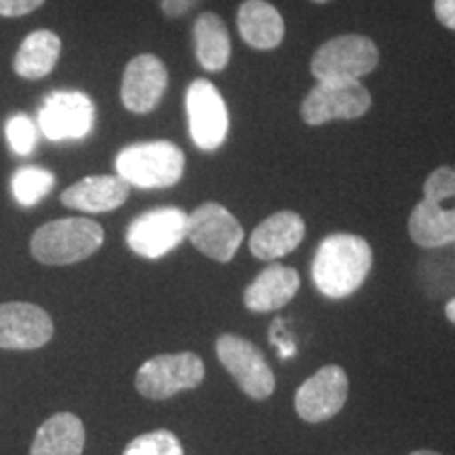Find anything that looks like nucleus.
<instances>
[{
  "label": "nucleus",
  "mask_w": 455,
  "mask_h": 455,
  "mask_svg": "<svg viewBox=\"0 0 455 455\" xmlns=\"http://www.w3.org/2000/svg\"><path fill=\"white\" fill-rule=\"evenodd\" d=\"M373 266V251L356 235L327 236L312 259V281L329 299H344L363 287Z\"/></svg>",
  "instance_id": "f257e3e1"
},
{
  "label": "nucleus",
  "mask_w": 455,
  "mask_h": 455,
  "mask_svg": "<svg viewBox=\"0 0 455 455\" xmlns=\"http://www.w3.org/2000/svg\"><path fill=\"white\" fill-rule=\"evenodd\" d=\"M104 244V228L87 218H61L34 232V259L47 266H70L93 255Z\"/></svg>",
  "instance_id": "f03ea898"
},
{
  "label": "nucleus",
  "mask_w": 455,
  "mask_h": 455,
  "mask_svg": "<svg viewBox=\"0 0 455 455\" xmlns=\"http://www.w3.org/2000/svg\"><path fill=\"white\" fill-rule=\"evenodd\" d=\"M116 175L135 188H171L184 178L186 156L167 140L138 141L116 156Z\"/></svg>",
  "instance_id": "7ed1b4c3"
},
{
  "label": "nucleus",
  "mask_w": 455,
  "mask_h": 455,
  "mask_svg": "<svg viewBox=\"0 0 455 455\" xmlns=\"http://www.w3.org/2000/svg\"><path fill=\"white\" fill-rule=\"evenodd\" d=\"M379 64V49L363 34H341L323 43L312 55L310 70L318 83L361 81Z\"/></svg>",
  "instance_id": "20e7f679"
},
{
  "label": "nucleus",
  "mask_w": 455,
  "mask_h": 455,
  "mask_svg": "<svg viewBox=\"0 0 455 455\" xmlns=\"http://www.w3.org/2000/svg\"><path fill=\"white\" fill-rule=\"evenodd\" d=\"M188 129L195 146L203 152H215L226 144L230 116L224 95L207 78H196L186 91Z\"/></svg>",
  "instance_id": "39448f33"
},
{
  "label": "nucleus",
  "mask_w": 455,
  "mask_h": 455,
  "mask_svg": "<svg viewBox=\"0 0 455 455\" xmlns=\"http://www.w3.org/2000/svg\"><path fill=\"white\" fill-rule=\"evenodd\" d=\"M204 363L195 352L161 355L146 361L135 375L140 395L152 401H164L178 392L192 390L203 382Z\"/></svg>",
  "instance_id": "423d86ee"
},
{
  "label": "nucleus",
  "mask_w": 455,
  "mask_h": 455,
  "mask_svg": "<svg viewBox=\"0 0 455 455\" xmlns=\"http://www.w3.org/2000/svg\"><path fill=\"white\" fill-rule=\"evenodd\" d=\"M186 238H190V243L209 259L226 264L241 247L244 230L224 204L204 203L188 215Z\"/></svg>",
  "instance_id": "0eeeda50"
},
{
  "label": "nucleus",
  "mask_w": 455,
  "mask_h": 455,
  "mask_svg": "<svg viewBox=\"0 0 455 455\" xmlns=\"http://www.w3.org/2000/svg\"><path fill=\"white\" fill-rule=\"evenodd\" d=\"M371 108V93L358 81L318 83L301 101V121L321 127L331 121H356Z\"/></svg>",
  "instance_id": "6e6552de"
},
{
  "label": "nucleus",
  "mask_w": 455,
  "mask_h": 455,
  "mask_svg": "<svg viewBox=\"0 0 455 455\" xmlns=\"http://www.w3.org/2000/svg\"><path fill=\"white\" fill-rule=\"evenodd\" d=\"M188 236V213L178 207H158L131 221L127 244L146 259H158L180 247Z\"/></svg>",
  "instance_id": "1a4fd4ad"
},
{
  "label": "nucleus",
  "mask_w": 455,
  "mask_h": 455,
  "mask_svg": "<svg viewBox=\"0 0 455 455\" xmlns=\"http://www.w3.org/2000/svg\"><path fill=\"white\" fill-rule=\"evenodd\" d=\"M220 363L230 371L247 396L264 401L275 392L276 379L259 348L235 333H224L215 344Z\"/></svg>",
  "instance_id": "9d476101"
},
{
  "label": "nucleus",
  "mask_w": 455,
  "mask_h": 455,
  "mask_svg": "<svg viewBox=\"0 0 455 455\" xmlns=\"http://www.w3.org/2000/svg\"><path fill=\"white\" fill-rule=\"evenodd\" d=\"M95 123V104L81 91L51 93L38 112V129L51 141L87 138Z\"/></svg>",
  "instance_id": "9b49d317"
},
{
  "label": "nucleus",
  "mask_w": 455,
  "mask_h": 455,
  "mask_svg": "<svg viewBox=\"0 0 455 455\" xmlns=\"http://www.w3.org/2000/svg\"><path fill=\"white\" fill-rule=\"evenodd\" d=\"M348 398V378L338 365H327L306 379L295 395V411L304 422L318 424L341 411Z\"/></svg>",
  "instance_id": "f8f14e48"
},
{
  "label": "nucleus",
  "mask_w": 455,
  "mask_h": 455,
  "mask_svg": "<svg viewBox=\"0 0 455 455\" xmlns=\"http://www.w3.org/2000/svg\"><path fill=\"white\" fill-rule=\"evenodd\" d=\"M169 87V70L161 57L141 53L124 68L121 83V101L129 112L150 114L161 104Z\"/></svg>",
  "instance_id": "ddd939ff"
},
{
  "label": "nucleus",
  "mask_w": 455,
  "mask_h": 455,
  "mask_svg": "<svg viewBox=\"0 0 455 455\" xmlns=\"http://www.w3.org/2000/svg\"><path fill=\"white\" fill-rule=\"evenodd\" d=\"M53 335V321L41 306L28 301L0 304V348L36 350Z\"/></svg>",
  "instance_id": "4468645a"
},
{
  "label": "nucleus",
  "mask_w": 455,
  "mask_h": 455,
  "mask_svg": "<svg viewBox=\"0 0 455 455\" xmlns=\"http://www.w3.org/2000/svg\"><path fill=\"white\" fill-rule=\"evenodd\" d=\"M306 236V221L295 212H278L266 218L249 238V249L258 259L275 261L295 251Z\"/></svg>",
  "instance_id": "2eb2a0df"
},
{
  "label": "nucleus",
  "mask_w": 455,
  "mask_h": 455,
  "mask_svg": "<svg viewBox=\"0 0 455 455\" xmlns=\"http://www.w3.org/2000/svg\"><path fill=\"white\" fill-rule=\"evenodd\" d=\"M131 186L118 175H91L61 192V204L84 213L114 212L129 198Z\"/></svg>",
  "instance_id": "dca6fc26"
},
{
  "label": "nucleus",
  "mask_w": 455,
  "mask_h": 455,
  "mask_svg": "<svg viewBox=\"0 0 455 455\" xmlns=\"http://www.w3.org/2000/svg\"><path fill=\"white\" fill-rule=\"evenodd\" d=\"M299 275L283 264H272L244 289V306L251 312H275L295 298Z\"/></svg>",
  "instance_id": "f3484780"
},
{
  "label": "nucleus",
  "mask_w": 455,
  "mask_h": 455,
  "mask_svg": "<svg viewBox=\"0 0 455 455\" xmlns=\"http://www.w3.org/2000/svg\"><path fill=\"white\" fill-rule=\"evenodd\" d=\"M238 32L251 49L272 51L284 38V20L275 4L266 0H244L238 7Z\"/></svg>",
  "instance_id": "a211bd4d"
},
{
  "label": "nucleus",
  "mask_w": 455,
  "mask_h": 455,
  "mask_svg": "<svg viewBox=\"0 0 455 455\" xmlns=\"http://www.w3.org/2000/svg\"><path fill=\"white\" fill-rule=\"evenodd\" d=\"M409 236L424 249H439L455 243V204L419 201L409 215Z\"/></svg>",
  "instance_id": "6ab92c4d"
},
{
  "label": "nucleus",
  "mask_w": 455,
  "mask_h": 455,
  "mask_svg": "<svg viewBox=\"0 0 455 455\" xmlns=\"http://www.w3.org/2000/svg\"><path fill=\"white\" fill-rule=\"evenodd\" d=\"M61 55V38L51 30H34L21 41L13 72L24 81H41L55 70Z\"/></svg>",
  "instance_id": "aec40b11"
},
{
  "label": "nucleus",
  "mask_w": 455,
  "mask_h": 455,
  "mask_svg": "<svg viewBox=\"0 0 455 455\" xmlns=\"http://www.w3.org/2000/svg\"><path fill=\"white\" fill-rule=\"evenodd\" d=\"M195 51L201 68L207 72H221L230 64L232 43L224 20L218 13L198 15L195 21Z\"/></svg>",
  "instance_id": "412c9836"
},
{
  "label": "nucleus",
  "mask_w": 455,
  "mask_h": 455,
  "mask_svg": "<svg viewBox=\"0 0 455 455\" xmlns=\"http://www.w3.org/2000/svg\"><path fill=\"white\" fill-rule=\"evenodd\" d=\"M83 449L84 426L81 419L72 413H57L38 428L30 455H81Z\"/></svg>",
  "instance_id": "4be33fe9"
},
{
  "label": "nucleus",
  "mask_w": 455,
  "mask_h": 455,
  "mask_svg": "<svg viewBox=\"0 0 455 455\" xmlns=\"http://www.w3.org/2000/svg\"><path fill=\"white\" fill-rule=\"evenodd\" d=\"M53 186L55 175L49 169L36 167V164L21 167L11 178V190H13L15 201L21 207H34V204L41 203L53 190Z\"/></svg>",
  "instance_id": "5701e85b"
},
{
  "label": "nucleus",
  "mask_w": 455,
  "mask_h": 455,
  "mask_svg": "<svg viewBox=\"0 0 455 455\" xmlns=\"http://www.w3.org/2000/svg\"><path fill=\"white\" fill-rule=\"evenodd\" d=\"M123 455H184V447L173 432L155 430L131 441Z\"/></svg>",
  "instance_id": "b1692460"
},
{
  "label": "nucleus",
  "mask_w": 455,
  "mask_h": 455,
  "mask_svg": "<svg viewBox=\"0 0 455 455\" xmlns=\"http://www.w3.org/2000/svg\"><path fill=\"white\" fill-rule=\"evenodd\" d=\"M4 135L17 156H28L36 148L38 127L28 114H13L4 124Z\"/></svg>",
  "instance_id": "393cba45"
},
{
  "label": "nucleus",
  "mask_w": 455,
  "mask_h": 455,
  "mask_svg": "<svg viewBox=\"0 0 455 455\" xmlns=\"http://www.w3.org/2000/svg\"><path fill=\"white\" fill-rule=\"evenodd\" d=\"M43 4L44 0H0V17H24Z\"/></svg>",
  "instance_id": "a878e982"
},
{
  "label": "nucleus",
  "mask_w": 455,
  "mask_h": 455,
  "mask_svg": "<svg viewBox=\"0 0 455 455\" xmlns=\"http://www.w3.org/2000/svg\"><path fill=\"white\" fill-rule=\"evenodd\" d=\"M198 3L201 0H161V11L169 20H178V17L190 13Z\"/></svg>",
  "instance_id": "bb28decb"
},
{
  "label": "nucleus",
  "mask_w": 455,
  "mask_h": 455,
  "mask_svg": "<svg viewBox=\"0 0 455 455\" xmlns=\"http://www.w3.org/2000/svg\"><path fill=\"white\" fill-rule=\"evenodd\" d=\"M435 15L441 26L455 30V0H435Z\"/></svg>",
  "instance_id": "cd10ccee"
},
{
  "label": "nucleus",
  "mask_w": 455,
  "mask_h": 455,
  "mask_svg": "<svg viewBox=\"0 0 455 455\" xmlns=\"http://www.w3.org/2000/svg\"><path fill=\"white\" fill-rule=\"evenodd\" d=\"M445 316L455 325V298L447 301V306H445Z\"/></svg>",
  "instance_id": "c85d7f7f"
},
{
  "label": "nucleus",
  "mask_w": 455,
  "mask_h": 455,
  "mask_svg": "<svg viewBox=\"0 0 455 455\" xmlns=\"http://www.w3.org/2000/svg\"><path fill=\"white\" fill-rule=\"evenodd\" d=\"M449 186H451V196H453V201H455V167L449 171Z\"/></svg>",
  "instance_id": "c756f323"
},
{
  "label": "nucleus",
  "mask_w": 455,
  "mask_h": 455,
  "mask_svg": "<svg viewBox=\"0 0 455 455\" xmlns=\"http://www.w3.org/2000/svg\"><path fill=\"white\" fill-rule=\"evenodd\" d=\"M409 455H441V453L430 451V449H419V451H413V453H409Z\"/></svg>",
  "instance_id": "7c9ffc66"
},
{
  "label": "nucleus",
  "mask_w": 455,
  "mask_h": 455,
  "mask_svg": "<svg viewBox=\"0 0 455 455\" xmlns=\"http://www.w3.org/2000/svg\"><path fill=\"white\" fill-rule=\"evenodd\" d=\"M312 3H316V4H325V3H331V0H312Z\"/></svg>",
  "instance_id": "2f4dec72"
}]
</instances>
